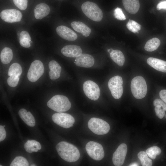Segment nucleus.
Segmentation results:
<instances>
[{"label": "nucleus", "instance_id": "6", "mask_svg": "<svg viewBox=\"0 0 166 166\" xmlns=\"http://www.w3.org/2000/svg\"><path fill=\"white\" fill-rule=\"evenodd\" d=\"M122 78L117 75L111 78L108 82V86L113 97L115 99L120 98L123 93Z\"/></svg>", "mask_w": 166, "mask_h": 166}, {"label": "nucleus", "instance_id": "14", "mask_svg": "<svg viewBox=\"0 0 166 166\" xmlns=\"http://www.w3.org/2000/svg\"><path fill=\"white\" fill-rule=\"evenodd\" d=\"M74 63L78 66L89 68L93 65L94 59L93 57L90 55L82 53L76 57Z\"/></svg>", "mask_w": 166, "mask_h": 166}, {"label": "nucleus", "instance_id": "27", "mask_svg": "<svg viewBox=\"0 0 166 166\" xmlns=\"http://www.w3.org/2000/svg\"><path fill=\"white\" fill-rule=\"evenodd\" d=\"M148 156L146 152L143 151H140L138 154V158L143 166H151L152 165V161L148 158Z\"/></svg>", "mask_w": 166, "mask_h": 166}, {"label": "nucleus", "instance_id": "43", "mask_svg": "<svg viewBox=\"0 0 166 166\" xmlns=\"http://www.w3.org/2000/svg\"><path fill=\"white\" fill-rule=\"evenodd\" d=\"M31 166H36V165H34V164H32V165H31Z\"/></svg>", "mask_w": 166, "mask_h": 166}, {"label": "nucleus", "instance_id": "24", "mask_svg": "<svg viewBox=\"0 0 166 166\" xmlns=\"http://www.w3.org/2000/svg\"><path fill=\"white\" fill-rule=\"evenodd\" d=\"M160 44V40L154 38L148 40L144 46L145 50L148 52H152L157 49Z\"/></svg>", "mask_w": 166, "mask_h": 166}, {"label": "nucleus", "instance_id": "16", "mask_svg": "<svg viewBox=\"0 0 166 166\" xmlns=\"http://www.w3.org/2000/svg\"><path fill=\"white\" fill-rule=\"evenodd\" d=\"M50 11L49 6L45 3L37 5L34 10V16L37 19H41L47 16Z\"/></svg>", "mask_w": 166, "mask_h": 166}, {"label": "nucleus", "instance_id": "11", "mask_svg": "<svg viewBox=\"0 0 166 166\" xmlns=\"http://www.w3.org/2000/svg\"><path fill=\"white\" fill-rule=\"evenodd\" d=\"M0 17L5 22L12 23L20 22L22 18V14L16 9H6L0 13Z\"/></svg>", "mask_w": 166, "mask_h": 166}, {"label": "nucleus", "instance_id": "38", "mask_svg": "<svg viewBox=\"0 0 166 166\" xmlns=\"http://www.w3.org/2000/svg\"><path fill=\"white\" fill-rule=\"evenodd\" d=\"M156 9L158 10L161 9L166 10V1H163L160 2L157 5Z\"/></svg>", "mask_w": 166, "mask_h": 166}, {"label": "nucleus", "instance_id": "8", "mask_svg": "<svg viewBox=\"0 0 166 166\" xmlns=\"http://www.w3.org/2000/svg\"><path fill=\"white\" fill-rule=\"evenodd\" d=\"M44 66L43 63L39 60H35L31 64L27 73V78L31 82L37 81L43 74Z\"/></svg>", "mask_w": 166, "mask_h": 166}, {"label": "nucleus", "instance_id": "17", "mask_svg": "<svg viewBox=\"0 0 166 166\" xmlns=\"http://www.w3.org/2000/svg\"><path fill=\"white\" fill-rule=\"evenodd\" d=\"M150 66L157 70L166 73V61L158 58L150 57L147 60Z\"/></svg>", "mask_w": 166, "mask_h": 166}, {"label": "nucleus", "instance_id": "30", "mask_svg": "<svg viewBox=\"0 0 166 166\" xmlns=\"http://www.w3.org/2000/svg\"><path fill=\"white\" fill-rule=\"evenodd\" d=\"M146 152L149 157L152 159H155L156 156L160 154L161 151L159 147L153 146L147 149Z\"/></svg>", "mask_w": 166, "mask_h": 166}, {"label": "nucleus", "instance_id": "34", "mask_svg": "<svg viewBox=\"0 0 166 166\" xmlns=\"http://www.w3.org/2000/svg\"><path fill=\"white\" fill-rule=\"evenodd\" d=\"M19 40L31 42V37L29 33L26 31H22L20 33Z\"/></svg>", "mask_w": 166, "mask_h": 166}, {"label": "nucleus", "instance_id": "2", "mask_svg": "<svg viewBox=\"0 0 166 166\" xmlns=\"http://www.w3.org/2000/svg\"><path fill=\"white\" fill-rule=\"evenodd\" d=\"M47 105L54 111L62 112L69 110L71 107V104L66 96L57 95L52 97L48 101Z\"/></svg>", "mask_w": 166, "mask_h": 166}, {"label": "nucleus", "instance_id": "7", "mask_svg": "<svg viewBox=\"0 0 166 166\" xmlns=\"http://www.w3.org/2000/svg\"><path fill=\"white\" fill-rule=\"evenodd\" d=\"M85 149L89 156L94 160H100L104 156L103 148L98 143L93 141L88 142L86 145Z\"/></svg>", "mask_w": 166, "mask_h": 166}, {"label": "nucleus", "instance_id": "15", "mask_svg": "<svg viewBox=\"0 0 166 166\" xmlns=\"http://www.w3.org/2000/svg\"><path fill=\"white\" fill-rule=\"evenodd\" d=\"M61 52L66 57L76 58L82 53V50L79 46L71 45L64 46L61 49Z\"/></svg>", "mask_w": 166, "mask_h": 166}, {"label": "nucleus", "instance_id": "1", "mask_svg": "<svg viewBox=\"0 0 166 166\" xmlns=\"http://www.w3.org/2000/svg\"><path fill=\"white\" fill-rule=\"evenodd\" d=\"M56 148L60 157L67 162H75L80 158V153L77 148L66 142H59L56 145Z\"/></svg>", "mask_w": 166, "mask_h": 166}, {"label": "nucleus", "instance_id": "18", "mask_svg": "<svg viewBox=\"0 0 166 166\" xmlns=\"http://www.w3.org/2000/svg\"><path fill=\"white\" fill-rule=\"evenodd\" d=\"M49 67L50 71L49 76L51 80H56L60 76L61 68V66L56 61L52 60L49 63Z\"/></svg>", "mask_w": 166, "mask_h": 166}, {"label": "nucleus", "instance_id": "5", "mask_svg": "<svg viewBox=\"0 0 166 166\" xmlns=\"http://www.w3.org/2000/svg\"><path fill=\"white\" fill-rule=\"evenodd\" d=\"M89 128L94 133L98 135L107 134L109 131L110 127L105 121L98 118L93 117L88 122Z\"/></svg>", "mask_w": 166, "mask_h": 166}, {"label": "nucleus", "instance_id": "20", "mask_svg": "<svg viewBox=\"0 0 166 166\" xmlns=\"http://www.w3.org/2000/svg\"><path fill=\"white\" fill-rule=\"evenodd\" d=\"M122 3L126 10L132 14H136L140 8L139 0H122Z\"/></svg>", "mask_w": 166, "mask_h": 166}, {"label": "nucleus", "instance_id": "42", "mask_svg": "<svg viewBox=\"0 0 166 166\" xmlns=\"http://www.w3.org/2000/svg\"><path fill=\"white\" fill-rule=\"evenodd\" d=\"M113 50V49H112L110 48L108 49L107 51L110 53Z\"/></svg>", "mask_w": 166, "mask_h": 166}, {"label": "nucleus", "instance_id": "45", "mask_svg": "<svg viewBox=\"0 0 166 166\" xmlns=\"http://www.w3.org/2000/svg\"><path fill=\"white\" fill-rule=\"evenodd\" d=\"M3 126L4 127L5 126V125H3Z\"/></svg>", "mask_w": 166, "mask_h": 166}, {"label": "nucleus", "instance_id": "37", "mask_svg": "<svg viewBox=\"0 0 166 166\" xmlns=\"http://www.w3.org/2000/svg\"><path fill=\"white\" fill-rule=\"evenodd\" d=\"M6 136V132L3 126L0 125V141L4 140Z\"/></svg>", "mask_w": 166, "mask_h": 166}, {"label": "nucleus", "instance_id": "36", "mask_svg": "<svg viewBox=\"0 0 166 166\" xmlns=\"http://www.w3.org/2000/svg\"><path fill=\"white\" fill-rule=\"evenodd\" d=\"M155 111L156 115L160 119H162L165 115V111L161 107H155Z\"/></svg>", "mask_w": 166, "mask_h": 166}, {"label": "nucleus", "instance_id": "44", "mask_svg": "<svg viewBox=\"0 0 166 166\" xmlns=\"http://www.w3.org/2000/svg\"><path fill=\"white\" fill-rule=\"evenodd\" d=\"M164 116H165V118L166 119V114L164 115Z\"/></svg>", "mask_w": 166, "mask_h": 166}, {"label": "nucleus", "instance_id": "32", "mask_svg": "<svg viewBox=\"0 0 166 166\" xmlns=\"http://www.w3.org/2000/svg\"><path fill=\"white\" fill-rule=\"evenodd\" d=\"M114 15L115 18L120 20L123 21L126 19L122 9L119 7H117L114 10Z\"/></svg>", "mask_w": 166, "mask_h": 166}, {"label": "nucleus", "instance_id": "13", "mask_svg": "<svg viewBox=\"0 0 166 166\" xmlns=\"http://www.w3.org/2000/svg\"><path fill=\"white\" fill-rule=\"evenodd\" d=\"M57 34L62 38L69 41H74L77 38V34L73 31L64 26H60L56 29Z\"/></svg>", "mask_w": 166, "mask_h": 166}, {"label": "nucleus", "instance_id": "23", "mask_svg": "<svg viewBox=\"0 0 166 166\" xmlns=\"http://www.w3.org/2000/svg\"><path fill=\"white\" fill-rule=\"evenodd\" d=\"M13 57V53L12 49L6 47L3 48L0 53V57L1 62L3 64L9 63Z\"/></svg>", "mask_w": 166, "mask_h": 166}, {"label": "nucleus", "instance_id": "12", "mask_svg": "<svg viewBox=\"0 0 166 166\" xmlns=\"http://www.w3.org/2000/svg\"><path fill=\"white\" fill-rule=\"evenodd\" d=\"M127 147L124 143L121 144L113 154L112 161L116 166L122 165L124 162L127 153Z\"/></svg>", "mask_w": 166, "mask_h": 166}, {"label": "nucleus", "instance_id": "41", "mask_svg": "<svg viewBox=\"0 0 166 166\" xmlns=\"http://www.w3.org/2000/svg\"><path fill=\"white\" fill-rule=\"evenodd\" d=\"M129 166H139L138 164L136 163H134L130 164Z\"/></svg>", "mask_w": 166, "mask_h": 166}, {"label": "nucleus", "instance_id": "33", "mask_svg": "<svg viewBox=\"0 0 166 166\" xmlns=\"http://www.w3.org/2000/svg\"><path fill=\"white\" fill-rule=\"evenodd\" d=\"M19 77L16 76H10L7 80V84L10 86L14 87L16 86L18 82Z\"/></svg>", "mask_w": 166, "mask_h": 166}, {"label": "nucleus", "instance_id": "28", "mask_svg": "<svg viewBox=\"0 0 166 166\" xmlns=\"http://www.w3.org/2000/svg\"><path fill=\"white\" fill-rule=\"evenodd\" d=\"M126 27L129 31L135 33H138L140 30L141 26L136 21L129 19L126 24Z\"/></svg>", "mask_w": 166, "mask_h": 166}, {"label": "nucleus", "instance_id": "21", "mask_svg": "<svg viewBox=\"0 0 166 166\" xmlns=\"http://www.w3.org/2000/svg\"><path fill=\"white\" fill-rule=\"evenodd\" d=\"M18 114L21 119L27 125L31 127L35 125V119L31 112H27L26 109L23 108L19 110Z\"/></svg>", "mask_w": 166, "mask_h": 166}, {"label": "nucleus", "instance_id": "10", "mask_svg": "<svg viewBox=\"0 0 166 166\" xmlns=\"http://www.w3.org/2000/svg\"><path fill=\"white\" fill-rule=\"evenodd\" d=\"M83 88L85 95L90 99L96 101L100 95V89L94 81L88 80L83 84Z\"/></svg>", "mask_w": 166, "mask_h": 166}, {"label": "nucleus", "instance_id": "19", "mask_svg": "<svg viewBox=\"0 0 166 166\" xmlns=\"http://www.w3.org/2000/svg\"><path fill=\"white\" fill-rule=\"evenodd\" d=\"M71 27L76 31L81 33L85 37L89 36L91 29L84 23L79 21H73L71 23Z\"/></svg>", "mask_w": 166, "mask_h": 166}, {"label": "nucleus", "instance_id": "9", "mask_svg": "<svg viewBox=\"0 0 166 166\" xmlns=\"http://www.w3.org/2000/svg\"><path fill=\"white\" fill-rule=\"evenodd\" d=\"M52 119L54 123L65 128L72 127L75 122L73 117L69 114L59 112L52 116Z\"/></svg>", "mask_w": 166, "mask_h": 166}, {"label": "nucleus", "instance_id": "4", "mask_svg": "<svg viewBox=\"0 0 166 166\" xmlns=\"http://www.w3.org/2000/svg\"><path fill=\"white\" fill-rule=\"evenodd\" d=\"M81 9L84 14L89 18L95 22H100L102 19V11L95 3L87 1L81 5Z\"/></svg>", "mask_w": 166, "mask_h": 166}, {"label": "nucleus", "instance_id": "3", "mask_svg": "<svg viewBox=\"0 0 166 166\" xmlns=\"http://www.w3.org/2000/svg\"><path fill=\"white\" fill-rule=\"evenodd\" d=\"M131 89L133 96L136 99L144 98L147 92V87L144 79L142 76H137L132 80Z\"/></svg>", "mask_w": 166, "mask_h": 166}, {"label": "nucleus", "instance_id": "40", "mask_svg": "<svg viewBox=\"0 0 166 166\" xmlns=\"http://www.w3.org/2000/svg\"><path fill=\"white\" fill-rule=\"evenodd\" d=\"M19 43L22 46L25 48H28L30 46V41L20 40H19Z\"/></svg>", "mask_w": 166, "mask_h": 166}, {"label": "nucleus", "instance_id": "39", "mask_svg": "<svg viewBox=\"0 0 166 166\" xmlns=\"http://www.w3.org/2000/svg\"><path fill=\"white\" fill-rule=\"evenodd\" d=\"M159 95L161 100L166 104V90L163 89L160 90Z\"/></svg>", "mask_w": 166, "mask_h": 166}, {"label": "nucleus", "instance_id": "31", "mask_svg": "<svg viewBox=\"0 0 166 166\" xmlns=\"http://www.w3.org/2000/svg\"><path fill=\"white\" fill-rule=\"evenodd\" d=\"M15 5L22 10H25L27 7V0H13Z\"/></svg>", "mask_w": 166, "mask_h": 166}, {"label": "nucleus", "instance_id": "35", "mask_svg": "<svg viewBox=\"0 0 166 166\" xmlns=\"http://www.w3.org/2000/svg\"><path fill=\"white\" fill-rule=\"evenodd\" d=\"M153 105L155 107H161L165 111H166V104L160 99H157L154 100Z\"/></svg>", "mask_w": 166, "mask_h": 166}, {"label": "nucleus", "instance_id": "25", "mask_svg": "<svg viewBox=\"0 0 166 166\" xmlns=\"http://www.w3.org/2000/svg\"><path fill=\"white\" fill-rule=\"evenodd\" d=\"M22 69L21 66L16 63L12 64L10 66L8 73V75L20 76L22 74Z\"/></svg>", "mask_w": 166, "mask_h": 166}, {"label": "nucleus", "instance_id": "22", "mask_svg": "<svg viewBox=\"0 0 166 166\" xmlns=\"http://www.w3.org/2000/svg\"><path fill=\"white\" fill-rule=\"evenodd\" d=\"M109 54L110 57L113 61L120 66L123 65L125 61V57L121 51L118 49H113Z\"/></svg>", "mask_w": 166, "mask_h": 166}, {"label": "nucleus", "instance_id": "29", "mask_svg": "<svg viewBox=\"0 0 166 166\" xmlns=\"http://www.w3.org/2000/svg\"><path fill=\"white\" fill-rule=\"evenodd\" d=\"M10 166H28L29 163L27 160L22 156L16 157L10 164Z\"/></svg>", "mask_w": 166, "mask_h": 166}, {"label": "nucleus", "instance_id": "26", "mask_svg": "<svg viewBox=\"0 0 166 166\" xmlns=\"http://www.w3.org/2000/svg\"><path fill=\"white\" fill-rule=\"evenodd\" d=\"M24 147L26 151L30 153L32 152L31 150L33 148H36L38 150L41 148L40 143L34 140H27L25 144Z\"/></svg>", "mask_w": 166, "mask_h": 166}]
</instances>
